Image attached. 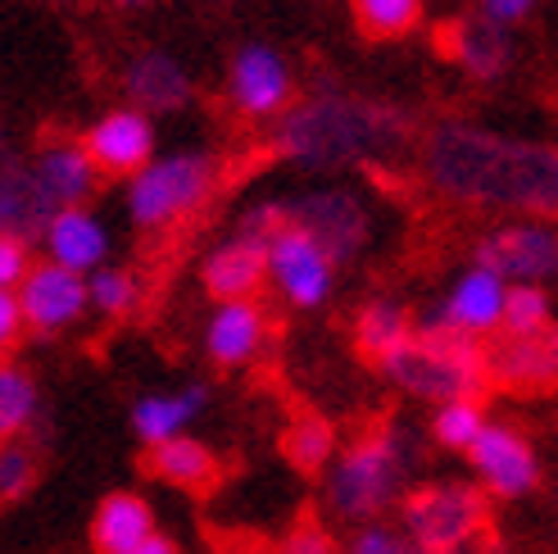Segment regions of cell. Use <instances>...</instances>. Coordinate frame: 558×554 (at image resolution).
Masks as SVG:
<instances>
[{
  "mask_svg": "<svg viewBox=\"0 0 558 554\" xmlns=\"http://www.w3.org/2000/svg\"><path fill=\"white\" fill-rule=\"evenodd\" d=\"M423 178L454 205L558 218V146L536 136L495 132L463 119L436 123L423 136Z\"/></svg>",
  "mask_w": 558,
  "mask_h": 554,
  "instance_id": "obj_1",
  "label": "cell"
},
{
  "mask_svg": "<svg viewBox=\"0 0 558 554\" xmlns=\"http://www.w3.org/2000/svg\"><path fill=\"white\" fill-rule=\"evenodd\" d=\"M413 136V119L400 105L350 96L337 87H318L314 96L295 100L272 132V150L295 169L341 173L364 164L396 159Z\"/></svg>",
  "mask_w": 558,
  "mask_h": 554,
  "instance_id": "obj_2",
  "label": "cell"
},
{
  "mask_svg": "<svg viewBox=\"0 0 558 554\" xmlns=\"http://www.w3.org/2000/svg\"><path fill=\"white\" fill-rule=\"evenodd\" d=\"M417 463V436L404 423H381L350 441L323 473V505L331 518L368 528L381 514L400 509L409 473Z\"/></svg>",
  "mask_w": 558,
  "mask_h": 554,
  "instance_id": "obj_3",
  "label": "cell"
},
{
  "mask_svg": "<svg viewBox=\"0 0 558 554\" xmlns=\"http://www.w3.org/2000/svg\"><path fill=\"white\" fill-rule=\"evenodd\" d=\"M390 386H400L404 396L445 405V400H482L490 373H486V346L459 337V332L427 327L413 318V337L377 364Z\"/></svg>",
  "mask_w": 558,
  "mask_h": 554,
  "instance_id": "obj_4",
  "label": "cell"
},
{
  "mask_svg": "<svg viewBox=\"0 0 558 554\" xmlns=\"http://www.w3.org/2000/svg\"><path fill=\"white\" fill-rule=\"evenodd\" d=\"M218 186V164L205 150H173L155 155L142 173L128 178L123 209L142 232H169L191 218Z\"/></svg>",
  "mask_w": 558,
  "mask_h": 554,
  "instance_id": "obj_5",
  "label": "cell"
},
{
  "mask_svg": "<svg viewBox=\"0 0 558 554\" xmlns=\"http://www.w3.org/2000/svg\"><path fill=\"white\" fill-rule=\"evenodd\" d=\"M490 495L472 482H427L404 491L400 501V532L417 550H445L468 554L482 541L490 518Z\"/></svg>",
  "mask_w": 558,
  "mask_h": 554,
  "instance_id": "obj_6",
  "label": "cell"
},
{
  "mask_svg": "<svg viewBox=\"0 0 558 554\" xmlns=\"http://www.w3.org/2000/svg\"><path fill=\"white\" fill-rule=\"evenodd\" d=\"M291 224L310 232L323 251L341 264L359 260L373 241V209L368 201L350 186H314V191H300V196L287 201Z\"/></svg>",
  "mask_w": 558,
  "mask_h": 554,
  "instance_id": "obj_7",
  "label": "cell"
},
{
  "mask_svg": "<svg viewBox=\"0 0 558 554\" xmlns=\"http://www.w3.org/2000/svg\"><path fill=\"white\" fill-rule=\"evenodd\" d=\"M472 264L495 268L505 282L545 287L558 277V224H549V218H509V224L490 228L477 241Z\"/></svg>",
  "mask_w": 558,
  "mask_h": 554,
  "instance_id": "obj_8",
  "label": "cell"
},
{
  "mask_svg": "<svg viewBox=\"0 0 558 554\" xmlns=\"http://www.w3.org/2000/svg\"><path fill=\"white\" fill-rule=\"evenodd\" d=\"M268 287L282 296L291 310H304V314L323 310L331 291H337V260L304 228L287 224L268 241Z\"/></svg>",
  "mask_w": 558,
  "mask_h": 554,
  "instance_id": "obj_9",
  "label": "cell"
},
{
  "mask_svg": "<svg viewBox=\"0 0 558 554\" xmlns=\"http://www.w3.org/2000/svg\"><path fill=\"white\" fill-rule=\"evenodd\" d=\"M472 463V478L486 495L495 501H522L541 486V455L532 446V436L513 423H486V432L472 441L468 450Z\"/></svg>",
  "mask_w": 558,
  "mask_h": 554,
  "instance_id": "obj_10",
  "label": "cell"
},
{
  "mask_svg": "<svg viewBox=\"0 0 558 554\" xmlns=\"http://www.w3.org/2000/svg\"><path fill=\"white\" fill-rule=\"evenodd\" d=\"M505 300H509L505 277H499L495 268L468 264L450 282V291H445L417 323L459 332V337H472V341H486V337H499V323H505Z\"/></svg>",
  "mask_w": 558,
  "mask_h": 554,
  "instance_id": "obj_11",
  "label": "cell"
},
{
  "mask_svg": "<svg viewBox=\"0 0 558 554\" xmlns=\"http://www.w3.org/2000/svg\"><path fill=\"white\" fill-rule=\"evenodd\" d=\"M295 96L291 64L264 41H250L232 55L228 69V100L236 105V115L245 119H282Z\"/></svg>",
  "mask_w": 558,
  "mask_h": 554,
  "instance_id": "obj_12",
  "label": "cell"
},
{
  "mask_svg": "<svg viewBox=\"0 0 558 554\" xmlns=\"http://www.w3.org/2000/svg\"><path fill=\"white\" fill-rule=\"evenodd\" d=\"M14 296L23 304L27 327L41 332V337L69 332V327H77L82 318L92 314V304H87V277L73 273V268L50 264V260L27 268V277L19 282Z\"/></svg>",
  "mask_w": 558,
  "mask_h": 554,
  "instance_id": "obj_13",
  "label": "cell"
},
{
  "mask_svg": "<svg viewBox=\"0 0 558 554\" xmlns=\"http://www.w3.org/2000/svg\"><path fill=\"white\" fill-rule=\"evenodd\" d=\"M486 373L499 392L513 396H545L558 386V332H536V337H505L486 346Z\"/></svg>",
  "mask_w": 558,
  "mask_h": 554,
  "instance_id": "obj_14",
  "label": "cell"
},
{
  "mask_svg": "<svg viewBox=\"0 0 558 554\" xmlns=\"http://www.w3.org/2000/svg\"><path fill=\"white\" fill-rule=\"evenodd\" d=\"M82 146L96 159L100 178H132L155 159V123H150V115H142V109H132V105L109 109V115H100L92 123V132L82 136Z\"/></svg>",
  "mask_w": 558,
  "mask_h": 554,
  "instance_id": "obj_15",
  "label": "cell"
},
{
  "mask_svg": "<svg viewBox=\"0 0 558 554\" xmlns=\"http://www.w3.org/2000/svg\"><path fill=\"white\" fill-rule=\"evenodd\" d=\"M201 282L214 300H259L268 287V241L232 232L201 264Z\"/></svg>",
  "mask_w": 558,
  "mask_h": 554,
  "instance_id": "obj_16",
  "label": "cell"
},
{
  "mask_svg": "<svg viewBox=\"0 0 558 554\" xmlns=\"http://www.w3.org/2000/svg\"><path fill=\"white\" fill-rule=\"evenodd\" d=\"M268 346V314L259 300H218L205 323V354L218 369L255 364Z\"/></svg>",
  "mask_w": 558,
  "mask_h": 554,
  "instance_id": "obj_17",
  "label": "cell"
},
{
  "mask_svg": "<svg viewBox=\"0 0 558 554\" xmlns=\"http://www.w3.org/2000/svg\"><path fill=\"white\" fill-rule=\"evenodd\" d=\"M41 251L50 264L73 268V273H96L109 264V228L105 218L92 205H69V209H54L50 224L41 232Z\"/></svg>",
  "mask_w": 558,
  "mask_h": 554,
  "instance_id": "obj_18",
  "label": "cell"
},
{
  "mask_svg": "<svg viewBox=\"0 0 558 554\" xmlns=\"http://www.w3.org/2000/svg\"><path fill=\"white\" fill-rule=\"evenodd\" d=\"M123 92H128V105L142 109V115H178V109L191 105L195 82L186 64L173 60L169 50H142L123 69Z\"/></svg>",
  "mask_w": 558,
  "mask_h": 554,
  "instance_id": "obj_19",
  "label": "cell"
},
{
  "mask_svg": "<svg viewBox=\"0 0 558 554\" xmlns=\"http://www.w3.org/2000/svg\"><path fill=\"white\" fill-rule=\"evenodd\" d=\"M50 214H54V201L33 173V159H0V232L33 245L41 241Z\"/></svg>",
  "mask_w": 558,
  "mask_h": 554,
  "instance_id": "obj_20",
  "label": "cell"
},
{
  "mask_svg": "<svg viewBox=\"0 0 558 554\" xmlns=\"http://www.w3.org/2000/svg\"><path fill=\"white\" fill-rule=\"evenodd\" d=\"M205 409H209L205 382H186V386H173V392H150L132 405V432L150 450V446H163V441H173V436H186Z\"/></svg>",
  "mask_w": 558,
  "mask_h": 554,
  "instance_id": "obj_21",
  "label": "cell"
},
{
  "mask_svg": "<svg viewBox=\"0 0 558 554\" xmlns=\"http://www.w3.org/2000/svg\"><path fill=\"white\" fill-rule=\"evenodd\" d=\"M33 173L41 178L46 196L54 201V209H69V205H87L100 186V169L96 159L87 155L82 142H50L33 155Z\"/></svg>",
  "mask_w": 558,
  "mask_h": 554,
  "instance_id": "obj_22",
  "label": "cell"
},
{
  "mask_svg": "<svg viewBox=\"0 0 558 554\" xmlns=\"http://www.w3.org/2000/svg\"><path fill=\"white\" fill-rule=\"evenodd\" d=\"M155 522H159L155 505L142 491H109L92 514V550L96 554H128L159 532Z\"/></svg>",
  "mask_w": 558,
  "mask_h": 554,
  "instance_id": "obj_23",
  "label": "cell"
},
{
  "mask_svg": "<svg viewBox=\"0 0 558 554\" xmlns=\"http://www.w3.org/2000/svg\"><path fill=\"white\" fill-rule=\"evenodd\" d=\"M146 468H150V478H159L163 486L191 491V495L209 491V486L222 478L218 455L205 446L201 436H191V432H186V436H173V441H163V446H150Z\"/></svg>",
  "mask_w": 558,
  "mask_h": 554,
  "instance_id": "obj_24",
  "label": "cell"
},
{
  "mask_svg": "<svg viewBox=\"0 0 558 554\" xmlns=\"http://www.w3.org/2000/svg\"><path fill=\"white\" fill-rule=\"evenodd\" d=\"M454 60L468 77L477 82H495L509 73V60H513V41H509V27H499L490 19H472V23H459L454 27Z\"/></svg>",
  "mask_w": 558,
  "mask_h": 554,
  "instance_id": "obj_25",
  "label": "cell"
},
{
  "mask_svg": "<svg viewBox=\"0 0 558 554\" xmlns=\"http://www.w3.org/2000/svg\"><path fill=\"white\" fill-rule=\"evenodd\" d=\"M409 337H413V318L396 300H368L364 310L354 314V350L373 359V364L390 359Z\"/></svg>",
  "mask_w": 558,
  "mask_h": 554,
  "instance_id": "obj_26",
  "label": "cell"
},
{
  "mask_svg": "<svg viewBox=\"0 0 558 554\" xmlns=\"http://www.w3.org/2000/svg\"><path fill=\"white\" fill-rule=\"evenodd\" d=\"M337 450H341V436L323 413H300L282 432V455L300 473H327V463L337 459Z\"/></svg>",
  "mask_w": 558,
  "mask_h": 554,
  "instance_id": "obj_27",
  "label": "cell"
},
{
  "mask_svg": "<svg viewBox=\"0 0 558 554\" xmlns=\"http://www.w3.org/2000/svg\"><path fill=\"white\" fill-rule=\"evenodd\" d=\"M41 413V386L14 359H0V441L27 436Z\"/></svg>",
  "mask_w": 558,
  "mask_h": 554,
  "instance_id": "obj_28",
  "label": "cell"
},
{
  "mask_svg": "<svg viewBox=\"0 0 558 554\" xmlns=\"http://www.w3.org/2000/svg\"><path fill=\"white\" fill-rule=\"evenodd\" d=\"M490 423V413L482 400H445L436 405L432 413V441L440 450H454V455H468L472 441H477Z\"/></svg>",
  "mask_w": 558,
  "mask_h": 554,
  "instance_id": "obj_29",
  "label": "cell"
},
{
  "mask_svg": "<svg viewBox=\"0 0 558 554\" xmlns=\"http://www.w3.org/2000/svg\"><path fill=\"white\" fill-rule=\"evenodd\" d=\"M41 482V455L27 436L0 441V505H19Z\"/></svg>",
  "mask_w": 558,
  "mask_h": 554,
  "instance_id": "obj_30",
  "label": "cell"
},
{
  "mask_svg": "<svg viewBox=\"0 0 558 554\" xmlns=\"http://www.w3.org/2000/svg\"><path fill=\"white\" fill-rule=\"evenodd\" d=\"M554 327V300L545 287L536 282H509V300H505V323L499 332L505 337H536V332Z\"/></svg>",
  "mask_w": 558,
  "mask_h": 554,
  "instance_id": "obj_31",
  "label": "cell"
},
{
  "mask_svg": "<svg viewBox=\"0 0 558 554\" xmlns=\"http://www.w3.org/2000/svg\"><path fill=\"white\" fill-rule=\"evenodd\" d=\"M136 300H142V282L128 273V268H96L87 273V304L92 314L100 318H128L136 310Z\"/></svg>",
  "mask_w": 558,
  "mask_h": 554,
  "instance_id": "obj_32",
  "label": "cell"
},
{
  "mask_svg": "<svg viewBox=\"0 0 558 554\" xmlns=\"http://www.w3.org/2000/svg\"><path fill=\"white\" fill-rule=\"evenodd\" d=\"M350 10L368 37H404L423 19V0H350Z\"/></svg>",
  "mask_w": 558,
  "mask_h": 554,
  "instance_id": "obj_33",
  "label": "cell"
},
{
  "mask_svg": "<svg viewBox=\"0 0 558 554\" xmlns=\"http://www.w3.org/2000/svg\"><path fill=\"white\" fill-rule=\"evenodd\" d=\"M345 554H417V545L400 532V528H386V522H368L359 528L345 545Z\"/></svg>",
  "mask_w": 558,
  "mask_h": 554,
  "instance_id": "obj_34",
  "label": "cell"
},
{
  "mask_svg": "<svg viewBox=\"0 0 558 554\" xmlns=\"http://www.w3.org/2000/svg\"><path fill=\"white\" fill-rule=\"evenodd\" d=\"M287 224H291L287 201H259V205H250V209L241 214L236 232H245V237H259V241H272V237L282 232Z\"/></svg>",
  "mask_w": 558,
  "mask_h": 554,
  "instance_id": "obj_35",
  "label": "cell"
},
{
  "mask_svg": "<svg viewBox=\"0 0 558 554\" xmlns=\"http://www.w3.org/2000/svg\"><path fill=\"white\" fill-rule=\"evenodd\" d=\"M27 268H33V245L0 232V291H19Z\"/></svg>",
  "mask_w": 558,
  "mask_h": 554,
  "instance_id": "obj_36",
  "label": "cell"
},
{
  "mask_svg": "<svg viewBox=\"0 0 558 554\" xmlns=\"http://www.w3.org/2000/svg\"><path fill=\"white\" fill-rule=\"evenodd\" d=\"M277 554H337V541H331V532L323 528V522L304 518L287 532V541L277 545Z\"/></svg>",
  "mask_w": 558,
  "mask_h": 554,
  "instance_id": "obj_37",
  "label": "cell"
},
{
  "mask_svg": "<svg viewBox=\"0 0 558 554\" xmlns=\"http://www.w3.org/2000/svg\"><path fill=\"white\" fill-rule=\"evenodd\" d=\"M27 332V318H23V304L14 291H0V359H10Z\"/></svg>",
  "mask_w": 558,
  "mask_h": 554,
  "instance_id": "obj_38",
  "label": "cell"
},
{
  "mask_svg": "<svg viewBox=\"0 0 558 554\" xmlns=\"http://www.w3.org/2000/svg\"><path fill=\"white\" fill-rule=\"evenodd\" d=\"M532 10H536V0H482V19H490V23H499V27L522 23Z\"/></svg>",
  "mask_w": 558,
  "mask_h": 554,
  "instance_id": "obj_39",
  "label": "cell"
},
{
  "mask_svg": "<svg viewBox=\"0 0 558 554\" xmlns=\"http://www.w3.org/2000/svg\"><path fill=\"white\" fill-rule=\"evenodd\" d=\"M128 554H182V550H178V541H169L163 532H155L150 541H142V545L128 550Z\"/></svg>",
  "mask_w": 558,
  "mask_h": 554,
  "instance_id": "obj_40",
  "label": "cell"
},
{
  "mask_svg": "<svg viewBox=\"0 0 558 554\" xmlns=\"http://www.w3.org/2000/svg\"><path fill=\"white\" fill-rule=\"evenodd\" d=\"M232 554H277V550H268V545H245V550H232Z\"/></svg>",
  "mask_w": 558,
  "mask_h": 554,
  "instance_id": "obj_41",
  "label": "cell"
},
{
  "mask_svg": "<svg viewBox=\"0 0 558 554\" xmlns=\"http://www.w3.org/2000/svg\"><path fill=\"white\" fill-rule=\"evenodd\" d=\"M114 5H150V0H114Z\"/></svg>",
  "mask_w": 558,
  "mask_h": 554,
  "instance_id": "obj_42",
  "label": "cell"
},
{
  "mask_svg": "<svg viewBox=\"0 0 558 554\" xmlns=\"http://www.w3.org/2000/svg\"><path fill=\"white\" fill-rule=\"evenodd\" d=\"M0 150H5V128H0Z\"/></svg>",
  "mask_w": 558,
  "mask_h": 554,
  "instance_id": "obj_43",
  "label": "cell"
},
{
  "mask_svg": "<svg viewBox=\"0 0 558 554\" xmlns=\"http://www.w3.org/2000/svg\"><path fill=\"white\" fill-rule=\"evenodd\" d=\"M554 332H558V327H554Z\"/></svg>",
  "mask_w": 558,
  "mask_h": 554,
  "instance_id": "obj_44",
  "label": "cell"
}]
</instances>
